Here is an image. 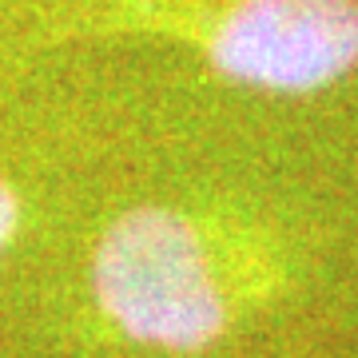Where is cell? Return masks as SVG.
I'll return each instance as SVG.
<instances>
[{
	"label": "cell",
	"mask_w": 358,
	"mask_h": 358,
	"mask_svg": "<svg viewBox=\"0 0 358 358\" xmlns=\"http://www.w3.org/2000/svg\"><path fill=\"white\" fill-rule=\"evenodd\" d=\"M103 319L140 346L192 355L227 331V291L203 231L171 207H136L92 251Z\"/></svg>",
	"instance_id": "1"
},
{
	"label": "cell",
	"mask_w": 358,
	"mask_h": 358,
	"mask_svg": "<svg viewBox=\"0 0 358 358\" xmlns=\"http://www.w3.org/2000/svg\"><path fill=\"white\" fill-rule=\"evenodd\" d=\"M16 227H20V195L8 179H0V255L16 239Z\"/></svg>",
	"instance_id": "3"
},
{
	"label": "cell",
	"mask_w": 358,
	"mask_h": 358,
	"mask_svg": "<svg viewBox=\"0 0 358 358\" xmlns=\"http://www.w3.org/2000/svg\"><path fill=\"white\" fill-rule=\"evenodd\" d=\"M231 84L307 96L358 68V0H231L207 32Z\"/></svg>",
	"instance_id": "2"
}]
</instances>
